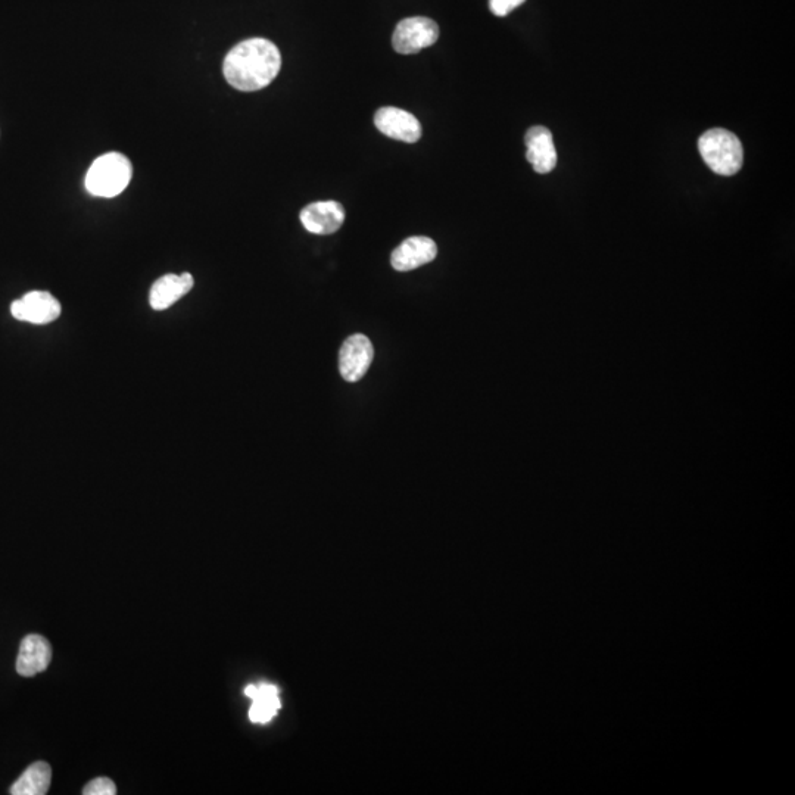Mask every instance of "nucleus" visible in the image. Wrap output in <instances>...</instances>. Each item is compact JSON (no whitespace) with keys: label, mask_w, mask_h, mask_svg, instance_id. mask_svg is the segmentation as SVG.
<instances>
[{"label":"nucleus","mask_w":795,"mask_h":795,"mask_svg":"<svg viewBox=\"0 0 795 795\" xmlns=\"http://www.w3.org/2000/svg\"><path fill=\"white\" fill-rule=\"evenodd\" d=\"M83 794L115 795L117 794V787H115L114 781H112V779L101 776V778H96L93 779V781H90L89 784L84 787Z\"/></svg>","instance_id":"15"},{"label":"nucleus","mask_w":795,"mask_h":795,"mask_svg":"<svg viewBox=\"0 0 795 795\" xmlns=\"http://www.w3.org/2000/svg\"><path fill=\"white\" fill-rule=\"evenodd\" d=\"M12 317L31 324H49L61 316V304L49 292H28L11 305Z\"/></svg>","instance_id":"6"},{"label":"nucleus","mask_w":795,"mask_h":795,"mask_svg":"<svg viewBox=\"0 0 795 795\" xmlns=\"http://www.w3.org/2000/svg\"><path fill=\"white\" fill-rule=\"evenodd\" d=\"M282 55L267 39L243 40L224 59L223 73L227 83L240 92L265 89L279 76Z\"/></svg>","instance_id":"1"},{"label":"nucleus","mask_w":795,"mask_h":795,"mask_svg":"<svg viewBox=\"0 0 795 795\" xmlns=\"http://www.w3.org/2000/svg\"><path fill=\"white\" fill-rule=\"evenodd\" d=\"M344 221V207L336 201L314 202L301 211L302 226L313 235H332L341 229Z\"/></svg>","instance_id":"8"},{"label":"nucleus","mask_w":795,"mask_h":795,"mask_svg":"<svg viewBox=\"0 0 795 795\" xmlns=\"http://www.w3.org/2000/svg\"><path fill=\"white\" fill-rule=\"evenodd\" d=\"M698 151L707 167L719 176H735L744 164V149L734 133L709 130L698 140Z\"/></svg>","instance_id":"2"},{"label":"nucleus","mask_w":795,"mask_h":795,"mask_svg":"<svg viewBox=\"0 0 795 795\" xmlns=\"http://www.w3.org/2000/svg\"><path fill=\"white\" fill-rule=\"evenodd\" d=\"M52 782V769L46 762H36L28 766L26 772L12 785V795H45Z\"/></svg>","instance_id":"14"},{"label":"nucleus","mask_w":795,"mask_h":795,"mask_svg":"<svg viewBox=\"0 0 795 795\" xmlns=\"http://www.w3.org/2000/svg\"><path fill=\"white\" fill-rule=\"evenodd\" d=\"M526 159L538 174H548L557 167V151L553 134L547 127L535 126L525 137Z\"/></svg>","instance_id":"10"},{"label":"nucleus","mask_w":795,"mask_h":795,"mask_svg":"<svg viewBox=\"0 0 795 795\" xmlns=\"http://www.w3.org/2000/svg\"><path fill=\"white\" fill-rule=\"evenodd\" d=\"M438 37V24L430 18H405L395 28L392 45L401 55H414L435 45Z\"/></svg>","instance_id":"4"},{"label":"nucleus","mask_w":795,"mask_h":795,"mask_svg":"<svg viewBox=\"0 0 795 795\" xmlns=\"http://www.w3.org/2000/svg\"><path fill=\"white\" fill-rule=\"evenodd\" d=\"M52 660L51 642L42 635L31 634L21 641L17 659L18 675L31 678L45 672Z\"/></svg>","instance_id":"11"},{"label":"nucleus","mask_w":795,"mask_h":795,"mask_svg":"<svg viewBox=\"0 0 795 795\" xmlns=\"http://www.w3.org/2000/svg\"><path fill=\"white\" fill-rule=\"evenodd\" d=\"M438 255V246L432 239L426 236H413L408 238L392 252L391 264L392 267L401 273L405 271L416 270L432 263Z\"/></svg>","instance_id":"9"},{"label":"nucleus","mask_w":795,"mask_h":795,"mask_svg":"<svg viewBox=\"0 0 795 795\" xmlns=\"http://www.w3.org/2000/svg\"><path fill=\"white\" fill-rule=\"evenodd\" d=\"M377 130L399 142L416 143L422 137V124L404 109L385 106L374 115Z\"/></svg>","instance_id":"7"},{"label":"nucleus","mask_w":795,"mask_h":795,"mask_svg":"<svg viewBox=\"0 0 795 795\" xmlns=\"http://www.w3.org/2000/svg\"><path fill=\"white\" fill-rule=\"evenodd\" d=\"M246 697L251 698L252 706L249 709V719L254 723H268L279 712V688L276 685L260 684L248 685L245 688Z\"/></svg>","instance_id":"13"},{"label":"nucleus","mask_w":795,"mask_h":795,"mask_svg":"<svg viewBox=\"0 0 795 795\" xmlns=\"http://www.w3.org/2000/svg\"><path fill=\"white\" fill-rule=\"evenodd\" d=\"M373 358V344L367 336H349L339 352V370L342 377L346 382H360L369 371Z\"/></svg>","instance_id":"5"},{"label":"nucleus","mask_w":795,"mask_h":795,"mask_svg":"<svg viewBox=\"0 0 795 795\" xmlns=\"http://www.w3.org/2000/svg\"><path fill=\"white\" fill-rule=\"evenodd\" d=\"M132 176L130 159L118 152H111L95 159L86 174V189L93 196L115 198L127 189Z\"/></svg>","instance_id":"3"},{"label":"nucleus","mask_w":795,"mask_h":795,"mask_svg":"<svg viewBox=\"0 0 795 795\" xmlns=\"http://www.w3.org/2000/svg\"><path fill=\"white\" fill-rule=\"evenodd\" d=\"M195 280L192 274H167L152 286L149 302L155 311H164L192 291Z\"/></svg>","instance_id":"12"},{"label":"nucleus","mask_w":795,"mask_h":795,"mask_svg":"<svg viewBox=\"0 0 795 795\" xmlns=\"http://www.w3.org/2000/svg\"><path fill=\"white\" fill-rule=\"evenodd\" d=\"M526 0H489V8L497 17H507L511 11L519 8Z\"/></svg>","instance_id":"16"}]
</instances>
